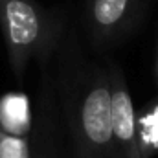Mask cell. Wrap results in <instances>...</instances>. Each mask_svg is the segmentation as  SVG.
<instances>
[{
	"label": "cell",
	"instance_id": "6da1fadb",
	"mask_svg": "<svg viewBox=\"0 0 158 158\" xmlns=\"http://www.w3.org/2000/svg\"><path fill=\"white\" fill-rule=\"evenodd\" d=\"M55 55L53 81L70 158H114L109 68L85 55L76 33L61 39Z\"/></svg>",
	"mask_w": 158,
	"mask_h": 158
},
{
	"label": "cell",
	"instance_id": "7a4b0ae2",
	"mask_svg": "<svg viewBox=\"0 0 158 158\" xmlns=\"http://www.w3.org/2000/svg\"><path fill=\"white\" fill-rule=\"evenodd\" d=\"M63 20L37 0H0V31L9 66L19 83L37 61L48 66L63 39Z\"/></svg>",
	"mask_w": 158,
	"mask_h": 158
},
{
	"label": "cell",
	"instance_id": "3957f363",
	"mask_svg": "<svg viewBox=\"0 0 158 158\" xmlns=\"http://www.w3.org/2000/svg\"><path fill=\"white\" fill-rule=\"evenodd\" d=\"M145 0H86L85 31L92 46L109 48L123 40L140 22Z\"/></svg>",
	"mask_w": 158,
	"mask_h": 158
},
{
	"label": "cell",
	"instance_id": "277c9868",
	"mask_svg": "<svg viewBox=\"0 0 158 158\" xmlns=\"http://www.w3.org/2000/svg\"><path fill=\"white\" fill-rule=\"evenodd\" d=\"M109 77L112 92V147L114 158H147L138 132V116L127 86V81L118 64L109 63Z\"/></svg>",
	"mask_w": 158,
	"mask_h": 158
},
{
	"label": "cell",
	"instance_id": "5b68a950",
	"mask_svg": "<svg viewBox=\"0 0 158 158\" xmlns=\"http://www.w3.org/2000/svg\"><path fill=\"white\" fill-rule=\"evenodd\" d=\"M44 79L40 88L39 110L31 127L30 142H31V158H64L61 138H59V121H57V92L55 81L50 77L48 66H42Z\"/></svg>",
	"mask_w": 158,
	"mask_h": 158
},
{
	"label": "cell",
	"instance_id": "8992f818",
	"mask_svg": "<svg viewBox=\"0 0 158 158\" xmlns=\"http://www.w3.org/2000/svg\"><path fill=\"white\" fill-rule=\"evenodd\" d=\"M33 127V118L30 110L28 98L22 94H6L0 98V129L30 138Z\"/></svg>",
	"mask_w": 158,
	"mask_h": 158
},
{
	"label": "cell",
	"instance_id": "52a82bcc",
	"mask_svg": "<svg viewBox=\"0 0 158 158\" xmlns=\"http://www.w3.org/2000/svg\"><path fill=\"white\" fill-rule=\"evenodd\" d=\"M0 158H31V142L0 129Z\"/></svg>",
	"mask_w": 158,
	"mask_h": 158
},
{
	"label": "cell",
	"instance_id": "ba28073f",
	"mask_svg": "<svg viewBox=\"0 0 158 158\" xmlns=\"http://www.w3.org/2000/svg\"><path fill=\"white\" fill-rule=\"evenodd\" d=\"M138 132H140L142 149L145 156H149V147H153V151L158 149V110H155L143 119V125L138 123Z\"/></svg>",
	"mask_w": 158,
	"mask_h": 158
},
{
	"label": "cell",
	"instance_id": "9c48e42d",
	"mask_svg": "<svg viewBox=\"0 0 158 158\" xmlns=\"http://www.w3.org/2000/svg\"><path fill=\"white\" fill-rule=\"evenodd\" d=\"M155 70H156V79H158V42H156V61H155Z\"/></svg>",
	"mask_w": 158,
	"mask_h": 158
}]
</instances>
